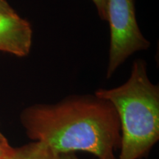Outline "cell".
Returning <instances> with one entry per match:
<instances>
[{
  "label": "cell",
  "instance_id": "1",
  "mask_svg": "<svg viewBox=\"0 0 159 159\" xmlns=\"http://www.w3.org/2000/svg\"><path fill=\"white\" fill-rule=\"evenodd\" d=\"M27 134L57 154L83 151L97 159H116L120 123L112 104L98 97H74L36 105L21 114Z\"/></svg>",
  "mask_w": 159,
  "mask_h": 159
},
{
  "label": "cell",
  "instance_id": "2",
  "mask_svg": "<svg viewBox=\"0 0 159 159\" xmlns=\"http://www.w3.org/2000/svg\"><path fill=\"white\" fill-rule=\"evenodd\" d=\"M95 97L116 109L120 123L118 159H139L159 139V89L147 75L146 64L137 60L126 83L111 89H99Z\"/></svg>",
  "mask_w": 159,
  "mask_h": 159
},
{
  "label": "cell",
  "instance_id": "3",
  "mask_svg": "<svg viewBox=\"0 0 159 159\" xmlns=\"http://www.w3.org/2000/svg\"><path fill=\"white\" fill-rule=\"evenodd\" d=\"M106 21L110 25V48L107 77L128 57L150 47L137 24L134 0H106Z\"/></svg>",
  "mask_w": 159,
  "mask_h": 159
},
{
  "label": "cell",
  "instance_id": "4",
  "mask_svg": "<svg viewBox=\"0 0 159 159\" xmlns=\"http://www.w3.org/2000/svg\"><path fill=\"white\" fill-rule=\"evenodd\" d=\"M32 39L33 30L27 20L15 11H0V52L25 57L30 51Z\"/></svg>",
  "mask_w": 159,
  "mask_h": 159
},
{
  "label": "cell",
  "instance_id": "5",
  "mask_svg": "<svg viewBox=\"0 0 159 159\" xmlns=\"http://www.w3.org/2000/svg\"><path fill=\"white\" fill-rule=\"evenodd\" d=\"M57 154L39 142H34L19 149L8 159H56Z\"/></svg>",
  "mask_w": 159,
  "mask_h": 159
},
{
  "label": "cell",
  "instance_id": "6",
  "mask_svg": "<svg viewBox=\"0 0 159 159\" xmlns=\"http://www.w3.org/2000/svg\"><path fill=\"white\" fill-rule=\"evenodd\" d=\"M15 149L9 144L5 136L0 133V159H8L14 152Z\"/></svg>",
  "mask_w": 159,
  "mask_h": 159
},
{
  "label": "cell",
  "instance_id": "7",
  "mask_svg": "<svg viewBox=\"0 0 159 159\" xmlns=\"http://www.w3.org/2000/svg\"><path fill=\"white\" fill-rule=\"evenodd\" d=\"M96 6L99 16L105 21H106V0H92Z\"/></svg>",
  "mask_w": 159,
  "mask_h": 159
},
{
  "label": "cell",
  "instance_id": "8",
  "mask_svg": "<svg viewBox=\"0 0 159 159\" xmlns=\"http://www.w3.org/2000/svg\"><path fill=\"white\" fill-rule=\"evenodd\" d=\"M56 159H80L74 154V152L57 154Z\"/></svg>",
  "mask_w": 159,
  "mask_h": 159
},
{
  "label": "cell",
  "instance_id": "9",
  "mask_svg": "<svg viewBox=\"0 0 159 159\" xmlns=\"http://www.w3.org/2000/svg\"><path fill=\"white\" fill-rule=\"evenodd\" d=\"M0 11L12 12L14 11V10L12 8L5 0H0Z\"/></svg>",
  "mask_w": 159,
  "mask_h": 159
}]
</instances>
